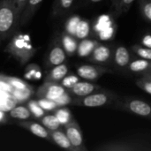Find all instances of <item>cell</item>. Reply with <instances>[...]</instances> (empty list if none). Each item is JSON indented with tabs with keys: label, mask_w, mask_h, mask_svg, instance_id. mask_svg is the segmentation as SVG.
<instances>
[{
	"label": "cell",
	"mask_w": 151,
	"mask_h": 151,
	"mask_svg": "<svg viewBox=\"0 0 151 151\" xmlns=\"http://www.w3.org/2000/svg\"><path fill=\"white\" fill-rule=\"evenodd\" d=\"M42 1L43 0H27L20 17L19 26H25L32 19Z\"/></svg>",
	"instance_id": "cell-15"
},
{
	"label": "cell",
	"mask_w": 151,
	"mask_h": 151,
	"mask_svg": "<svg viewBox=\"0 0 151 151\" xmlns=\"http://www.w3.org/2000/svg\"><path fill=\"white\" fill-rule=\"evenodd\" d=\"M147 74H151V71H150V73H148ZM147 74H145V75H147Z\"/></svg>",
	"instance_id": "cell-43"
},
{
	"label": "cell",
	"mask_w": 151,
	"mask_h": 151,
	"mask_svg": "<svg viewBox=\"0 0 151 151\" xmlns=\"http://www.w3.org/2000/svg\"><path fill=\"white\" fill-rule=\"evenodd\" d=\"M73 99L70 93H68V91H66L65 93H64L63 95H61L59 97H58L56 100H54L57 104V105L58 107H61V106H65L67 104H72L73 102Z\"/></svg>",
	"instance_id": "cell-35"
},
{
	"label": "cell",
	"mask_w": 151,
	"mask_h": 151,
	"mask_svg": "<svg viewBox=\"0 0 151 151\" xmlns=\"http://www.w3.org/2000/svg\"><path fill=\"white\" fill-rule=\"evenodd\" d=\"M27 0H15V4H16V8H17V12H18V14L19 16V18L21 17V14H22V12L26 6V4H27Z\"/></svg>",
	"instance_id": "cell-37"
},
{
	"label": "cell",
	"mask_w": 151,
	"mask_h": 151,
	"mask_svg": "<svg viewBox=\"0 0 151 151\" xmlns=\"http://www.w3.org/2000/svg\"><path fill=\"white\" fill-rule=\"evenodd\" d=\"M78 81H80L79 76H76L74 74H67L61 81L60 84L67 90L71 88L74 84H76Z\"/></svg>",
	"instance_id": "cell-33"
},
{
	"label": "cell",
	"mask_w": 151,
	"mask_h": 151,
	"mask_svg": "<svg viewBox=\"0 0 151 151\" xmlns=\"http://www.w3.org/2000/svg\"><path fill=\"white\" fill-rule=\"evenodd\" d=\"M81 18L78 15H73V16H71L70 18H68L65 22V32L74 36L77 26H78L79 22L81 21Z\"/></svg>",
	"instance_id": "cell-26"
},
{
	"label": "cell",
	"mask_w": 151,
	"mask_h": 151,
	"mask_svg": "<svg viewBox=\"0 0 151 151\" xmlns=\"http://www.w3.org/2000/svg\"><path fill=\"white\" fill-rule=\"evenodd\" d=\"M131 60V54L127 47L119 45L114 49L112 54V61L118 68L121 70L127 69Z\"/></svg>",
	"instance_id": "cell-12"
},
{
	"label": "cell",
	"mask_w": 151,
	"mask_h": 151,
	"mask_svg": "<svg viewBox=\"0 0 151 151\" xmlns=\"http://www.w3.org/2000/svg\"><path fill=\"white\" fill-rule=\"evenodd\" d=\"M132 50L140 58L151 60V48L146 47L142 44H135L132 47Z\"/></svg>",
	"instance_id": "cell-28"
},
{
	"label": "cell",
	"mask_w": 151,
	"mask_h": 151,
	"mask_svg": "<svg viewBox=\"0 0 151 151\" xmlns=\"http://www.w3.org/2000/svg\"><path fill=\"white\" fill-rule=\"evenodd\" d=\"M25 78L29 81L40 80L42 78V72L37 65H29L26 68Z\"/></svg>",
	"instance_id": "cell-27"
},
{
	"label": "cell",
	"mask_w": 151,
	"mask_h": 151,
	"mask_svg": "<svg viewBox=\"0 0 151 151\" xmlns=\"http://www.w3.org/2000/svg\"><path fill=\"white\" fill-rule=\"evenodd\" d=\"M135 83L141 89L151 95V80H149L142 76V78L138 79L135 81Z\"/></svg>",
	"instance_id": "cell-34"
},
{
	"label": "cell",
	"mask_w": 151,
	"mask_h": 151,
	"mask_svg": "<svg viewBox=\"0 0 151 151\" xmlns=\"http://www.w3.org/2000/svg\"><path fill=\"white\" fill-rule=\"evenodd\" d=\"M100 89H102V88L99 85L94 83L93 81H80L76 84H74L71 88L67 89V91L68 93H70L71 96H74L75 97H81L90 95Z\"/></svg>",
	"instance_id": "cell-11"
},
{
	"label": "cell",
	"mask_w": 151,
	"mask_h": 151,
	"mask_svg": "<svg viewBox=\"0 0 151 151\" xmlns=\"http://www.w3.org/2000/svg\"><path fill=\"white\" fill-rule=\"evenodd\" d=\"M98 43L99 42L95 39L86 38L81 40L80 42L78 43L77 54L81 58H88L92 53V51L94 50V49Z\"/></svg>",
	"instance_id": "cell-19"
},
{
	"label": "cell",
	"mask_w": 151,
	"mask_h": 151,
	"mask_svg": "<svg viewBox=\"0 0 151 151\" xmlns=\"http://www.w3.org/2000/svg\"><path fill=\"white\" fill-rule=\"evenodd\" d=\"M117 100H118L117 95H115L111 91L102 88L90 95L73 98L72 104L77 106L88 107V108H96V107H102V106L111 104L115 101L117 102Z\"/></svg>",
	"instance_id": "cell-3"
},
{
	"label": "cell",
	"mask_w": 151,
	"mask_h": 151,
	"mask_svg": "<svg viewBox=\"0 0 151 151\" xmlns=\"http://www.w3.org/2000/svg\"><path fill=\"white\" fill-rule=\"evenodd\" d=\"M50 138H51V141L61 149L70 151H77L76 149L73 146V144L71 143L64 129L59 128L57 130L50 131Z\"/></svg>",
	"instance_id": "cell-14"
},
{
	"label": "cell",
	"mask_w": 151,
	"mask_h": 151,
	"mask_svg": "<svg viewBox=\"0 0 151 151\" xmlns=\"http://www.w3.org/2000/svg\"><path fill=\"white\" fill-rule=\"evenodd\" d=\"M5 51L16 58L20 65L27 64L35 54V49L27 36L24 35H14L5 48Z\"/></svg>",
	"instance_id": "cell-2"
},
{
	"label": "cell",
	"mask_w": 151,
	"mask_h": 151,
	"mask_svg": "<svg viewBox=\"0 0 151 151\" xmlns=\"http://www.w3.org/2000/svg\"><path fill=\"white\" fill-rule=\"evenodd\" d=\"M56 117L58 118V121L60 122L61 126H65L66 124H68L73 119V115L70 111V110L65 107V106H61V107H58L55 110V113Z\"/></svg>",
	"instance_id": "cell-22"
},
{
	"label": "cell",
	"mask_w": 151,
	"mask_h": 151,
	"mask_svg": "<svg viewBox=\"0 0 151 151\" xmlns=\"http://www.w3.org/2000/svg\"><path fill=\"white\" fill-rule=\"evenodd\" d=\"M64 131L69 138L73 146L77 151H87L88 149L84 144L83 134L80 125L73 118L68 124L64 126Z\"/></svg>",
	"instance_id": "cell-5"
},
{
	"label": "cell",
	"mask_w": 151,
	"mask_h": 151,
	"mask_svg": "<svg viewBox=\"0 0 151 151\" xmlns=\"http://www.w3.org/2000/svg\"><path fill=\"white\" fill-rule=\"evenodd\" d=\"M143 77H145V78H147V79H149V80H151V74H147V75H142Z\"/></svg>",
	"instance_id": "cell-41"
},
{
	"label": "cell",
	"mask_w": 151,
	"mask_h": 151,
	"mask_svg": "<svg viewBox=\"0 0 151 151\" xmlns=\"http://www.w3.org/2000/svg\"><path fill=\"white\" fill-rule=\"evenodd\" d=\"M68 66L65 64H60L58 65L53 66L52 69L48 73L45 81H52V82H60L67 74H68Z\"/></svg>",
	"instance_id": "cell-17"
},
{
	"label": "cell",
	"mask_w": 151,
	"mask_h": 151,
	"mask_svg": "<svg viewBox=\"0 0 151 151\" xmlns=\"http://www.w3.org/2000/svg\"><path fill=\"white\" fill-rule=\"evenodd\" d=\"M6 121H7V117L4 114V111H3L0 110V124L5 123Z\"/></svg>",
	"instance_id": "cell-40"
},
{
	"label": "cell",
	"mask_w": 151,
	"mask_h": 151,
	"mask_svg": "<svg viewBox=\"0 0 151 151\" xmlns=\"http://www.w3.org/2000/svg\"><path fill=\"white\" fill-rule=\"evenodd\" d=\"M66 59V52L65 51L61 41L56 39L51 44L50 50L48 52L46 63L48 67H53L60 64L65 63Z\"/></svg>",
	"instance_id": "cell-10"
},
{
	"label": "cell",
	"mask_w": 151,
	"mask_h": 151,
	"mask_svg": "<svg viewBox=\"0 0 151 151\" xmlns=\"http://www.w3.org/2000/svg\"><path fill=\"white\" fill-rule=\"evenodd\" d=\"M90 31H91L90 22L87 19H81V21L79 22L78 26H77L74 36L76 37L77 40L81 41V40L88 38L90 35Z\"/></svg>",
	"instance_id": "cell-21"
},
{
	"label": "cell",
	"mask_w": 151,
	"mask_h": 151,
	"mask_svg": "<svg viewBox=\"0 0 151 151\" xmlns=\"http://www.w3.org/2000/svg\"><path fill=\"white\" fill-rule=\"evenodd\" d=\"M140 10L143 18L151 22V0H140Z\"/></svg>",
	"instance_id": "cell-30"
},
{
	"label": "cell",
	"mask_w": 151,
	"mask_h": 151,
	"mask_svg": "<svg viewBox=\"0 0 151 151\" xmlns=\"http://www.w3.org/2000/svg\"><path fill=\"white\" fill-rule=\"evenodd\" d=\"M27 108L29 109L31 114L35 118L41 119L45 115V111L39 105L38 102L35 100H31L27 103Z\"/></svg>",
	"instance_id": "cell-29"
},
{
	"label": "cell",
	"mask_w": 151,
	"mask_h": 151,
	"mask_svg": "<svg viewBox=\"0 0 151 151\" xmlns=\"http://www.w3.org/2000/svg\"><path fill=\"white\" fill-rule=\"evenodd\" d=\"M3 76V75H2ZM3 78L12 87V88H29L30 86L26 83L24 81L18 79V78H14V77H6V76H3Z\"/></svg>",
	"instance_id": "cell-31"
},
{
	"label": "cell",
	"mask_w": 151,
	"mask_h": 151,
	"mask_svg": "<svg viewBox=\"0 0 151 151\" xmlns=\"http://www.w3.org/2000/svg\"><path fill=\"white\" fill-rule=\"evenodd\" d=\"M127 69L135 74L145 75L151 71V60L142 58H134L131 60Z\"/></svg>",
	"instance_id": "cell-16"
},
{
	"label": "cell",
	"mask_w": 151,
	"mask_h": 151,
	"mask_svg": "<svg viewBox=\"0 0 151 151\" xmlns=\"http://www.w3.org/2000/svg\"><path fill=\"white\" fill-rule=\"evenodd\" d=\"M67 90L58 82L44 81V83L38 88L36 96L39 98H48L50 100H56L61 95Z\"/></svg>",
	"instance_id": "cell-8"
},
{
	"label": "cell",
	"mask_w": 151,
	"mask_h": 151,
	"mask_svg": "<svg viewBox=\"0 0 151 151\" xmlns=\"http://www.w3.org/2000/svg\"><path fill=\"white\" fill-rule=\"evenodd\" d=\"M122 108L135 115L151 119V104L145 101L127 98L125 100L124 104H122Z\"/></svg>",
	"instance_id": "cell-7"
},
{
	"label": "cell",
	"mask_w": 151,
	"mask_h": 151,
	"mask_svg": "<svg viewBox=\"0 0 151 151\" xmlns=\"http://www.w3.org/2000/svg\"><path fill=\"white\" fill-rule=\"evenodd\" d=\"M74 1L75 0H55L52 7V15L58 17L66 13L73 5Z\"/></svg>",
	"instance_id": "cell-20"
},
{
	"label": "cell",
	"mask_w": 151,
	"mask_h": 151,
	"mask_svg": "<svg viewBox=\"0 0 151 151\" xmlns=\"http://www.w3.org/2000/svg\"><path fill=\"white\" fill-rule=\"evenodd\" d=\"M12 96L17 102H26L27 101L31 96L34 94V90L31 87L27 88H12Z\"/></svg>",
	"instance_id": "cell-23"
},
{
	"label": "cell",
	"mask_w": 151,
	"mask_h": 151,
	"mask_svg": "<svg viewBox=\"0 0 151 151\" xmlns=\"http://www.w3.org/2000/svg\"><path fill=\"white\" fill-rule=\"evenodd\" d=\"M77 75L86 81H95L98 80L102 75L112 73L111 69L101 65H81L77 67Z\"/></svg>",
	"instance_id": "cell-6"
},
{
	"label": "cell",
	"mask_w": 151,
	"mask_h": 151,
	"mask_svg": "<svg viewBox=\"0 0 151 151\" xmlns=\"http://www.w3.org/2000/svg\"><path fill=\"white\" fill-rule=\"evenodd\" d=\"M19 21L15 0H0V38L4 40L12 36Z\"/></svg>",
	"instance_id": "cell-1"
},
{
	"label": "cell",
	"mask_w": 151,
	"mask_h": 151,
	"mask_svg": "<svg viewBox=\"0 0 151 151\" xmlns=\"http://www.w3.org/2000/svg\"><path fill=\"white\" fill-rule=\"evenodd\" d=\"M110 20V19H108L107 17H105V16H103V17H101L100 19H99V23H101V24H106V23H108V21ZM108 27L105 25V26H102L101 25V27L99 28V30L101 31L102 30V28H107ZM100 31H98V32H100Z\"/></svg>",
	"instance_id": "cell-39"
},
{
	"label": "cell",
	"mask_w": 151,
	"mask_h": 151,
	"mask_svg": "<svg viewBox=\"0 0 151 151\" xmlns=\"http://www.w3.org/2000/svg\"><path fill=\"white\" fill-rule=\"evenodd\" d=\"M91 3H99V2H101V1H103V0H89Z\"/></svg>",
	"instance_id": "cell-42"
},
{
	"label": "cell",
	"mask_w": 151,
	"mask_h": 151,
	"mask_svg": "<svg viewBox=\"0 0 151 151\" xmlns=\"http://www.w3.org/2000/svg\"><path fill=\"white\" fill-rule=\"evenodd\" d=\"M41 123L50 131H53V130L61 128V124L58 121V119L55 114L44 115L43 117L41 118Z\"/></svg>",
	"instance_id": "cell-24"
},
{
	"label": "cell",
	"mask_w": 151,
	"mask_h": 151,
	"mask_svg": "<svg viewBox=\"0 0 151 151\" xmlns=\"http://www.w3.org/2000/svg\"><path fill=\"white\" fill-rule=\"evenodd\" d=\"M142 44L146 46V47H149L151 48V35L150 34H147L145 35L143 37H142Z\"/></svg>",
	"instance_id": "cell-38"
},
{
	"label": "cell",
	"mask_w": 151,
	"mask_h": 151,
	"mask_svg": "<svg viewBox=\"0 0 151 151\" xmlns=\"http://www.w3.org/2000/svg\"><path fill=\"white\" fill-rule=\"evenodd\" d=\"M97 151H151V146L134 141H115L100 145L95 149Z\"/></svg>",
	"instance_id": "cell-4"
},
{
	"label": "cell",
	"mask_w": 151,
	"mask_h": 151,
	"mask_svg": "<svg viewBox=\"0 0 151 151\" xmlns=\"http://www.w3.org/2000/svg\"><path fill=\"white\" fill-rule=\"evenodd\" d=\"M39 105L44 110V111H55L58 106L57 105L56 102L54 100H50V99H48V98H39V100L37 101Z\"/></svg>",
	"instance_id": "cell-32"
},
{
	"label": "cell",
	"mask_w": 151,
	"mask_h": 151,
	"mask_svg": "<svg viewBox=\"0 0 151 151\" xmlns=\"http://www.w3.org/2000/svg\"><path fill=\"white\" fill-rule=\"evenodd\" d=\"M112 54L113 50L111 47L99 42L88 57V60L94 64L104 65L112 60Z\"/></svg>",
	"instance_id": "cell-9"
},
{
	"label": "cell",
	"mask_w": 151,
	"mask_h": 151,
	"mask_svg": "<svg viewBox=\"0 0 151 151\" xmlns=\"http://www.w3.org/2000/svg\"><path fill=\"white\" fill-rule=\"evenodd\" d=\"M19 126L21 127L25 128L34 135L47 140V141H51L50 138V131L47 129L42 124H39L34 121H22L19 123Z\"/></svg>",
	"instance_id": "cell-13"
},
{
	"label": "cell",
	"mask_w": 151,
	"mask_h": 151,
	"mask_svg": "<svg viewBox=\"0 0 151 151\" xmlns=\"http://www.w3.org/2000/svg\"><path fill=\"white\" fill-rule=\"evenodd\" d=\"M60 41L65 51L66 52V55L73 56L75 53H77V48L79 42L75 36L69 35L66 32H64L61 35Z\"/></svg>",
	"instance_id": "cell-18"
},
{
	"label": "cell",
	"mask_w": 151,
	"mask_h": 151,
	"mask_svg": "<svg viewBox=\"0 0 151 151\" xmlns=\"http://www.w3.org/2000/svg\"><path fill=\"white\" fill-rule=\"evenodd\" d=\"M31 112L29 111V109L27 107L25 106H15L14 108H12L10 111V116L13 119H28L31 117Z\"/></svg>",
	"instance_id": "cell-25"
},
{
	"label": "cell",
	"mask_w": 151,
	"mask_h": 151,
	"mask_svg": "<svg viewBox=\"0 0 151 151\" xmlns=\"http://www.w3.org/2000/svg\"><path fill=\"white\" fill-rule=\"evenodd\" d=\"M135 0H120L119 4H118V12L119 14H122L128 11L129 7L131 4L134 2Z\"/></svg>",
	"instance_id": "cell-36"
}]
</instances>
